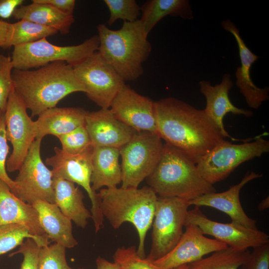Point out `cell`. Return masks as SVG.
<instances>
[{
    "label": "cell",
    "mask_w": 269,
    "mask_h": 269,
    "mask_svg": "<svg viewBox=\"0 0 269 269\" xmlns=\"http://www.w3.org/2000/svg\"><path fill=\"white\" fill-rule=\"evenodd\" d=\"M157 134L197 164L225 139L203 110L173 97L154 101Z\"/></svg>",
    "instance_id": "1"
},
{
    "label": "cell",
    "mask_w": 269,
    "mask_h": 269,
    "mask_svg": "<svg viewBox=\"0 0 269 269\" xmlns=\"http://www.w3.org/2000/svg\"><path fill=\"white\" fill-rule=\"evenodd\" d=\"M12 78L14 91L32 117L55 107L71 93L85 92L73 67L64 61L52 62L34 70L13 69Z\"/></svg>",
    "instance_id": "2"
},
{
    "label": "cell",
    "mask_w": 269,
    "mask_h": 269,
    "mask_svg": "<svg viewBox=\"0 0 269 269\" xmlns=\"http://www.w3.org/2000/svg\"><path fill=\"white\" fill-rule=\"evenodd\" d=\"M99 46L102 58L125 81H133L143 74V63L147 59L151 45L148 34L139 19L124 21L118 30L110 29L104 24L97 26Z\"/></svg>",
    "instance_id": "3"
},
{
    "label": "cell",
    "mask_w": 269,
    "mask_h": 269,
    "mask_svg": "<svg viewBox=\"0 0 269 269\" xmlns=\"http://www.w3.org/2000/svg\"><path fill=\"white\" fill-rule=\"evenodd\" d=\"M100 208L112 227L117 229L129 222L138 237V255L144 258L146 235L152 226L158 196L148 186L141 188H103L98 192Z\"/></svg>",
    "instance_id": "4"
},
{
    "label": "cell",
    "mask_w": 269,
    "mask_h": 269,
    "mask_svg": "<svg viewBox=\"0 0 269 269\" xmlns=\"http://www.w3.org/2000/svg\"><path fill=\"white\" fill-rule=\"evenodd\" d=\"M146 179L148 186L160 197H177L189 201L216 191L201 175L196 164L182 151L166 143L155 168Z\"/></svg>",
    "instance_id": "5"
},
{
    "label": "cell",
    "mask_w": 269,
    "mask_h": 269,
    "mask_svg": "<svg viewBox=\"0 0 269 269\" xmlns=\"http://www.w3.org/2000/svg\"><path fill=\"white\" fill-rule=\"evenodd\" d=\"M99 46L97 35L76 45L59 46L44 38L31 43L13 47L11 57L13 69L26 70L56 61H64L74 67L82 62Z\"/></svg>",
    "instance_id": "6"
},
{
    "label": "cell",
    "mask_w": 269,
    "mask_h": 269,
    "mask_svg": "<svg viewBox=\"0 0 269 269\" xmlns=\"http://www.w3.org/2000/svg\"><path fill=\"white\" fill-rule=\"evenodd\" d=\"M269 151V140L261 137L242 144L224 139L203 156L196 166L202 177L213 185L227 178L242 163Z\"/></svg>",
    "instance_id": "7"
},
{
    "label": "cell",
    "mask_w": 269,
    "mask_h": 269,
    "mask_svg": "<svg viewBox=\"0 0 269 269\" xmlns=\"http://www.w3.org/2000/svg\"><path fill=\"white\" fill-rule=\"evenodd\" d=\"M163 144L158 134L137 132L120 149L122 186L137 188L155 168Z\"/></svg>",
    "instance_id": "8"
},
{
    "label": "cell",
    "mask_w": 269,
    "mask_h": 269,
    "mask_svg": "<svg viewBox=\"0 0 269 269\" xmlns=\"http://www.w3.org/2000/svg\"><path fill=\"white\" fill-rule=\"evenodd\" d=\"M189 205L177 197H158L152 224V243L146 259L151 262L165 256L181 237Z\"/></svg>",
    "instance_id": "9"
},
{
    "label": "cell",
    "mask_w": 269,
    "mask_h": 269,
    "mask_svg": "<svg viewBox=\"0 0 269 269\" xmlns=\"http://www.w3.org/2000/svg\"><path fill=\"white\" fill-rule=\"evenodd\" d=\"M54 150V155L46 159V164L52 167L53 177L76 183L86 190L92 204L90 212L95 231L98 232L104 226V216L98 192L93 191L91 186L93 146L75 154L67 153L58 147H55Z\"/></svg>",
    "instance_id": "10"
},
{
    "label": "cell",
    "mask_w": 269,
    "mask_h": 269,
    "mask_svg": "<svg viewBox=\"0 0 269 269\" xmlns=\"http://www.w3.org/2000/svg\"><path fill=\"white\" fill-rule=\"evenodd\" d=\"M73 69L87 96L101 109H109L118 93L126 84L98 51L74 66Z\"/></svg>",
    "instance_id": "11"
},
{
    "label": "cell",
    "mask_w": 269,
    "mask_h": 269,
    "mask_svg": "<svg viewBox=\"0 0 269 269\" xmlns=\"http://www.w3.org/2000/svg\"><path fill=\"white\" fill-rule=\"evenodd\" d=\"M41 140L35 139L33 141L14 180L15 195L31 205L37 200L55 203L52 172L40 155Z\"/></svg>",
    "instance_id": "12"
},
{
    "label": "cell",
    "mask_w": 269,
    "mask_h": 269,
    "mask_svg": "<svg viewBox=\"0 0 269 269\" xmlns=\"http://www.w3.org/2000/svg\"><path fill=\"white\" fill-rule=\"evenodd\" d=\"M26 110L13 88L5 112L6 137L12 146V152L6 163V170L9 172L19 170L36 139L35 123Z\"/></svg>",
    "instance_id": "13"
},
{
    "label": "cell",
    "mask_w": 269,
    "mask_h": 269,
    "mask_svg": "<svg viewBox=\"0 0 269 269\" xmlns=\"http://www.w3.org/2000/svg\"><path fill=\"white\" fill-rule=\"evenodd\" d=\"M189 224L197 225L204 235L212 236L237 250H248L269 243V236L265 232L232 222L223 223L213 221L197 206L188 211L185 226Z\"/></svg>",
    "instance_id": "14"
},
{
    "label": "cell",
    "mask_w": 269,
    "mask_h": 269,
    "mask_svg": "<svg viewBox=\"0 0 269 269\" xmlns=\"http://www.w3.org/2000/svg\"><path fill=\"white\" fill-rule=\"evenodd\" d=\"M185 227V231L175 247L165 256L152 262L159 269H174L188 265L228 247L215 239L205 237L195 224H189Z\"/></svg>",
    "instance_id": "15"
},
{
    "label": "cell",
    "mask_w": 269,
    "mask_h": 269,
    "mask_svg": "<svg viewBox=\"0 0 269 269\" xmlns=\"http://www.w3.org/2000/svg\"><path fill=\"white\" fill-rule=\"evenodd\" d=\"M115 116L138 133L157 134L154 101L127 85L118 93L111 105Z\"/></svg>",
    "instance_id": "16"
},
{
    "label": "cell",
    "mask_w": 269,
    "mask_h": 269,
    "mask_svg": "<svg viewBox=\"0 0 269 269\" xmlns=\"http://www.w3.org/2000/svg\"><path fill=\"white\" fill-rule=\"evenodd\" d=\"M85 126L93 147L120 149L137 133L118 120L110 108L88 112Z\"/></svg>",
    "instance_id": "17"
},
{
    "label": "cell",
    "mask_w": 269,
    "mask_h": 269,
    "mask_svg": "<svg viewBox=\"0 0 269 269\" xmlns=\"http://www.w3.org/2000/svg\"><path fill=\"white\" fill-rule=\"evenodd\" d=\"M233 82L229 73L225 74L221 83L212 85L209 81L202 80L199 82L200 91L206 99V105L204 110L205 115L222 136L235 139L231 136L225 130L223 120L229 113L234 115H243L250 117L253 114L252 111L237 107L230 101V90Z\"/></svg>",
    "instance_id": "18"
},
{
    "label": "cell",
    "mask_w": 269,
    "mask_h": 269,
    "mask_svg": "<svg viewBox=\"0 0 269 269\" xmlns=\"http://www.w3.org/2000/svg\"><path fill=\"white\" fill-rule=\"evenodd\" d=\"M263 176L262 174L248 172L237 184L230 186L225 191L212 192L199 196L188 201L195 206L214 208L228 215L232 222L253 229H258L256 220L249 217L245 212L240 200L241 189L250 181Z\"/></svg>",
    "instance_id": "19"
},
{
    "label": "cell",
    "mask_w": 269,
    "mask_h": 269,
    "mask_svg": "<svg viewBox=\"0 0 269 269\" xmlns=\"http://www.w3.org/2000/svg\"><path fill=\"white\" fill-rule=\"evenodd\" d=\"M221 25L234 36L239 48L241 66L237 68L235 72L236 85L249 107L258 109L264 102L269 99V87H258L253 83L250 75L252 65L259 57L247 47L240 35L239 29L232 21L229 19L222 21Z\"/></svg>",
    "instance_id": "20"
},
{
    "label": "cell",
    "mask_w": 269,
    "mask_h": 269,
    "mask_svg": "<svg viewBox=\"0 0 269 269\" xmlns=\"http://www.w3.org/2000/svg\"><path fill=\"white\" fill-rule=\"evenodd\" d=\"M10 223L22 225L32 235L49 239L40 225L36 209L20 199L0 179V225Z\"/></svg>",
    "instance_id": "21"
},
{
    "label": "cell",
    "mask_w": 269,
    "mask_h": 269,
    "mask_svg": "<svg viewBox=\"0 0 269 269\" xmlns=\"http://www.w3.org/2000/svg\"><path fill=\"white\" fill-rule=\"evenodd\" d=\"M88 112L79 107H56L44 111L34 121L36 139H42L47 135L58 137L85 126Z\"/></svg>",
    "instance_id": "22"
},
{
    "label": "cell",
    "mask_w": 269,
    "mask_h": 269,
    "mask_svg": "<svg viewBox=\"0 0 269 269\" xmlns=\"http://www.w3.org/2000/svg\"><path fill=\"white\" fill-rule=\"evenodd\" d=\"M32 205L37 211L40 225L49 239L65 248H72L78 245L73 235L72 221L56 204L37 200Z\"/></svg>",
    "instance_id": "23"
},
{
    "label": "cell",
    "mask_w": 269,
    "mask_h": 269,
    "mask_svg": "<svg viewBox=\"0 0 269 269\" xmlns=\"http://www.w3.org/2000/svg\"><path fill=\"white\" fill-rule=\"evenodd\" d=\"M120 157L119 149L109 147H93L91 178L93 191L96 192L104 187H118L122 183Z\"/></svg>",
    "instance_id": "24"
},
{
    "label": "cell",
    "mask_w": 269,
    "mask_h": 269,
    "mask_svg": "<svg viewBox=\"0 0 269 269\" xmlns=\"http://www.w3.org/2000/svg\"><path fill=\"white\" fill-rule=\"evenodd\" d=\"M52 186L55 204L62 213L79 227L85 228L92 215L85 206L81 190L70 181L53 177Z\"/></svg>",
    "instance_id": "25"
},
{
    "label": "cell",
    "mask_w": 269,
    "mask_h": 269,
    "mask_svg": "<svg viewBox=\"0 0 269 269\" xmlns=\"http://www.w3.org/2000/svg\"><path fill=\"white\" fill-rule=\"evenodd\" d=\"M27 5H21L14 10L12 16L18 20H27L51 27L62 34L69 33L74 22L73 15L65 14L51 5L32 0Z\"/></svg>",
    "instance_id": "26"
},
{
    "label": "cell",
    "mask_w": 269,
    "mask_h": 269,
    "mask_svg": "<svg viewBox=\"0 0 269 269\" xmlns=\"http://www.w3.org/2000/svg\"><path fill=\"white\" fill-rule=\"evenodd\" d=\"M140 8L141 16L139 19L148 34L165 16H180L186 19L193 18L191 7L187 0H149Z\"/></svg>",
    "instance_id": "27"
},
{
    "label": "cell",
    "mask_w": 269,
    "mask_h": 269,
    "mask_svg": "<svg viewBox=\"0 0 269 269\" xmlns=\"http://www.w3.org/2000/svg\"><path fill=\"white\" fill-rule=\"evenodd\" d=\"M250 254L248 250H237L228 247L188 264V269H240Z\"/></svg>",
    "instance_id": "28"
},
{
    "label": "cell",
    "mask_w": 269,
    "mask_h": 269,
    "mask_svg": "<svg viewBox=\"0 0 269 269\" xmlns=\"http://www.w3.org/2000/svg\"><path fill=\"white\" fill-rule=\"evenodd\" d=\"M57 32V30L51 27L27 20H19L11 23L8 48L35 42Z\"/></svg>",
    "instance_id": "29"
},
{
    "label": "cell",
    "mask_w": 269,
    "mask_h": 269,
    "mask_svg": "<svg viewBox=\"0 0 269 269\" xmlns=\"http://www.w3.org/2000/svg\"><path fill=\"white\" fill-rule=\"evenodd\" d=\"M25 239L33 240L40 247L50 244L49 239L32 235L25 226L15 223L0 225V256L21 245Z\"/></svg>",
    "instance_id": "30"
},
{
    "label": "cell",
    "mask_w": 269,
    "mask_h": 269,
    "mask_svg": "<svg viewBox=\"0 0 269 269\" xmlns=\"http://www.w3.org/2000/svg\"><path fill=\"white\" fill-rule=\"evenodd\" d=\"M107 6L110 16L109 25H112L118 19L124 21L134 22L141 15V8L135 0H104Z\"/></svg>",
    "instance_id": "31"
},
{
    "label": "cell",
    "mask_w": 269,
    "mask_h": 269,
    "mask_svg": "<svg viewBox=\"0 0 269 269\" xmlns=\"http://www.w3.org/2000/svg\"><path fill=\"white\" fill-rule=\"evenodd\" d=\"M38 269H75L71 268L68 265L66 258V248L56 243L40 248Z\"/></svg>",
    "instance_id": "32"
},
{
    "label": "cell",
    "mask_w": 269,
    "mask_h": 269,
    "mask_svg": "<svg viewBox=\"0 0 269 269\" xmlns=\"http://www.w3.org/2000/svg\"><path fill=\"white\" fill-rule=\"evenodd\" d=\"M113 259L121 269H159L152 262L140 257L134 246L118 248Z\"/></svg>",
    "instance_id": "33"
},
{
    "label": "cell",
    "mask_w": 269,
    "mask_h": 269,
    "mask_svg": "<svg viewBox=\"0 0 269 269\" xmlns=\"http://www.w3.org/2000/svg\"><path fill=\"white\" fill-rule=\"evenodd\" d=\"M57 137L61 144V149L70 154L79 153L92 145L85 126H80Z\"/></svg>",
    "instance_id": "34"
},
{
    "label": "cell",
    "mask_w": 269,
    "mask_h": 269,
    "mask_svg": "<svg viewBox=\"0 0 269 269\" xmlns=\"http://www.w3.org/2000/svg\"><path fill=\"white\" fill-rule=\"evenodd\" d=\"M11 58L0 54V110L5 112L8 99L13 88Z\"/></svg>",
    "instance_id": "35"
},
{
    "label": "cell",
    "mask_w": 269,
    "mask_h": 269,
    "mask_svg": "<svg viewBox=\"0 0 269 269\" xmlns=\"http://www.w3.org/2000/svg\"><path fill=\"white\" fill-rule=\"evenodd\" d=\"M9 152L6 134L5 112L0 110V179L4 181L15 195L16 184L6 172V163Z\"/></svg>",
    "instance_id": "36"
},
{
    "label": "cell",
    "mask_w": 269,
    "mask_h": 269,
    "mask_svg": "<svg viewBox=\"0 0 269 269\" xmlns=\"http://www.w3.org/2000/svg\"><path fill=\"white\" fill-rule=\"evenodd\" d=\"M40 247L31 239H27L20 245L18 251L9 256L20 254L23 257L20 269H38V259Z\"/></svg>",
    "instance_id": "37"
},
{
    "label": "cell",
    "mask_w": 269,
    "mask_h": 269,
    "mask_svg": "<svg viewBox=\"0 0 269 269\" xmlns=\"http://www.w3.org/2000/svg\"><path fill=\"white\" fill-rule=\"evenodd\" d=\"M240 269H269V243L253 248Z\"/></svg>",
    "instance_id": "38"
},
{
    "label": "cell",
    "mask_w": 269,
    "mask_h": 269,
    "mask_svg": "<svg viewBox=\"0 0 269 269\" xmlns=\"http://www.w3.org/2000/svg\"><path fill=\"white\" fill-rule=\"evenodd\" d=\"M37 2L46 3L59 11L68 14L73 15L76 1L74 0H35Z\"/></svg>",
    "instance_id": "39"
},
{
    "label": "cell",
    "mask_w": 269,
    "mask_h": 269,
    "mask_svg": "<svg viewBox=\"0 0 269 269\" xmlns=\"http://www.w3.org/2000/svg\"><path fill=\"white\" fill-rule=\"evenodd\" d=\"M23 2V0H0V17L4 19L10 17Z\"/></svg>",
    "instance_id": "40"
},
{
    "label": "cell",
    "mask_w": 269,
    "mask_h": 269,
    "mask_svg": "<svg viewBox=\"0 0 269 269\" xmlns=\"http://www.w3.org/2000/svg\"><path fill=\"white\" fill-rule=\"evenodd\" d=\"M11 28V23L0 20V47L8 48V41Z\"/></svg>",
    "instance_id": "41"
},
{
    "label": "cell",
    "mask_w": 269,
    "mask_h": 269,
    "mask_svg": "<svg viewBox=\"0 0 269 269\" xmlns=\"http://www.w3.org/2000/svg\"><path fill=\"white\" fill-rule=\"evenodd\" d=\"M97 269H121L115 262H111L106 259L99 257L96 260Z\"/></svg>",
    "instance_id": "42"
},
{
    "label": "cell",
    "mask_w": 269,
    "mask_h": 269,
    "mask_svg": "<svg viewBox=\"0 0 269 269\" xmlns=\"http://www.w3.org/2000/svg\"><path fill=\"white\" fill-rule=\"evenodd\" d=\"M269 207V198L268 196L265 199L262 200L260 203H259L258 208L260 211H263Z\"/></svg>",
    "instance_id": "43"
},
{
    "label": "cell",
    "mask_w": 269,
    "mask_h": 269,
    "mask_svg": "<svg viewBox=\"0 0 269 269\" xmlns=\"http://www.w3.org/2000/svg\"><path fill=\"white\" fill-rule=\"evenodd\" d=\"M174 269H188L187 265H183Z\"/></svg>",
    "instance_id": "44"
}]
</instances>
